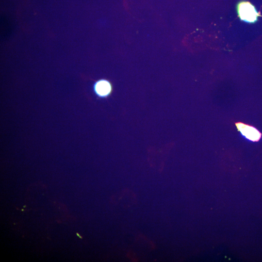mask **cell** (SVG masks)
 <instances>
[{
  "instance_id": "1",
  "label": "cell",
  "mask_w": 262,
  "mask_h": 262,
  "mask_svg": "<svg viewBox=\"0 0 262 262\" xmlns=\"http://www.w3.org/2000/svg\"><path fill=\"white\" fill-rule=\"evenodd\" d=\"M236 8L241 20L247 23H255L261 16L255 6L248 1H240L237 3Z\"/></svg>"
},
{
  "instance_id": "2",
  "label": "cell",
  "mask_w": 262,
  "mask_h": 262,
  "mask_svg": "<svg viewBox=\"0 0 262 262\" xmlns=\"http://www.w3.org/2000/svg\"><path fill=\"white\" fill-rule=\"evenodd\" d=\"M236 126L246 139L253 142H257L261 139L262 134L255 127L243 123H237Z\"/></svg>"
},
{
  "instance_id": "3",
  "label": "cell",
  "mask_w": 262,
  "mask_h": 262,
  "mask_svg": "<svg viewBox=\"0 0 262 262\" xmlns=\"http://www.w3.org/2000/svg\"><path fill=\"white\" fill-rule=\"evenodd\" d=\"M95 90L96 93L100 97L108 96L111 91V85L106 80H100L95 84Z\"/></svg>"
},
{
  "instance_id": "4",
  "label": "cell",
  "mask_w": 262,
  "mask_h": 262,
  "mask_svg": "<svg viewBox=\"0 0 262 262\" xmlns=\"http://www.w3.org/2000/svg\"><path fill=\"white\" fill-rule=\"evenodd\" d=\"M77 235L80 237V238H82V237L78 233H77Z\"/></svg>"
}]
</instances>
